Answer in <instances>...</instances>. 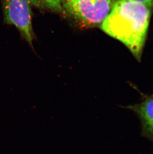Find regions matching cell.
I'll return each mask as SVG.
<instances>
[{
  "label": "cell",
  "instance_id": "2",
  "mask_svg": "<svg viewBox=\"0 0 153 154\" xmlns=\"http://www.w3.org/2000/svg\"><path fill=\"white\" fill-rule=\"evenodd\" d=\"M116 0H62V10L84 26L101 24Z\"/></svg>",
  "mask_w": 153,
  "mask_h": 154
},
{
  "label": "cell",
  "instance_id": "4",
  "mask_svg": "<svg viewBox=\"0 0 153 154\" xmlns=\"http://www.w3.org/2000/svg\"><path fill=\"white\" fill-rule=\"evenodd\" d=\"M124 108L137 116L141 125L142 135L153 143V94L146 96L140 103Z\"/></svg>",
  "mask_w": 153,
  "mask_h": 154
},
{
  "label": "cell",
  "instance_id": "5",
  "mask_svg": "<svg viewBox=\"0 0 153 154\" xmlns=\"http://www.w3.org/2000/svg\"><path fill=\"white\" fill-rule=\"evenodd\" d=\"M31 1L32 6L39 9L56 13L62 10V0H31Z\"/></svg>",
  "mask_w": 153,
  "mask_h": 154
},
{
  "label": "cell",
  "instance_id": "6",
  "mask_svg": "<svg viewBox=\"0 0 153 154\" xmlns=\"http://www.w3.org/2000/svg\"><path fill=\"white\" fill-rule=\"evenodd\" d=\"M132 1L136 2L138 3H141L145 5L150 8L153 7V0H131Z\"/></svg>",
  "mask_w": 153,
  "mask_h": 154
},
{
  "label": "cell",
  "instance_id": "1",
  "mask_svg": "<svg viewBox=\"0 0 153 154\" xmlns=\"http://www.w3.org/2000/svg\"><path fill=\"white\" fill-rule=\"evenodd\" d=\"M150 17L148 6L131 0H117L100 27L108 35L124 44L140 61Z\"/></svg>",
  "mask_w": 153,
  "mask_h": 154
},
{
  "label": "cell",
  "instance_id": "3",
  "mask_svg": "<svg viewBox=\"0 0 153 154\" xmlns=\"http://www.w3.org/2000/svg\"><path fill=\"white\" fill-rule=\"evenodd\" d=\"M3 5L7 22L15 26L27 42L32 45L34 34L31 0H3Z\"/></svg>",
  "mask_w": 153,
  "mask_h": 154
}]
</instances>
